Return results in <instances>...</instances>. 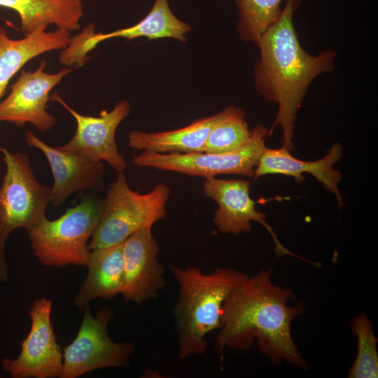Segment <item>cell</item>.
Instances as JSON below:
<instances>
[{
	"label": "cell",
	"instance_id": "5bb4252c",
	"mask_svg": "<svg viewBox=\"0 0 378 378\" xmlns=\"http://www.w3.org/2000/svg\"><path fill=\"white\" fill-rule=\"evenodd\" d=\"M24 141L29 147L41 151L49 163L53 177L52 206H61L76 192H102L104 189V162L52 147L30 131L27 132Z\"/></svg>",
	"mask_w": 378,
	"mask_h": 378
},
{
	"label": "cell",
	"instance_id": "d6986e66",
	"mask_svg": "<svg viewBox=\"0 0 378 378\" xmlns=\"http://www.w3.org/2000/svg\"><path fill=\"white\" fill-rule=\"evenodd\" d=\"M224 113L225 108L216 114L171 131L146 132L133 130L129 134L128 145L138 150L159 153H201L210 131Z\"/></svg>",
	"mask_w": 378,
	"mask_h": 378
},
{
	"label": "cell",
	"instance_id": "9a60e30c",
	"mask_svg": "<svg viewBox=\"0 0 378 378\" xmlns=\"http://www.w3.org/2000/svg\"><path fill=\"white\" fill-rule=\"evenodd\" d=\"M152 227L139 230L123 242L124 276L120 293L125 302L141 304L158 297L165 287L164 267Z\"/></svg>",
	"mask_w": 378,
	"mask_h": 378
},
{
	"label": "cell",
	"instance_id": "3957f363",
	"mask_svg": "<svg viewBox=\"0 0 378 378\" xmlns=\"http://www.w3.org/2000/svg\"><path fill=\"white\" fill-rule=\"evenodd\" d=\"M169 267L180 287L173 310L178 357L202 355L208 348L205 337L221 326L225 298L248 276L232 268L217 267L204 274L197 267L183 269L172 264Z\"/></svg>",
	"mask_w": 378,
	"mask_h": 378
},
{
	"label": "cell",
	"instance_id": "ffe728a7",
	"mask_svg": "<svg viewBox=\"0 0 378 378\" xmlns=\"http://www.w3.org/2000/svg\"><path fill=\"white\" fill-rule=\"evenodd\" d=\"M0 6L18 13L25 35L52 24L68 31L77 30L84 15L82 0H0Z\"/></svg>",
	"mask_w": 378,
	"mask_h": 378
},
{
	"label": "cell",
	"instance_id": "4fadbf2b",
	"mask_svg": "<svg viewBox=\"0 0 378 378\" xmlns=\"http://www.w3.org/2000/svg\"><path fill=\"white\" fill-rule=\"evenodd\" d=\"M94 24H89L83 31L71 37L65 48L67 59L77 65H83L89 58L88 53L99 43L112 38L131 40L137 37L148 39L172 38L185 43V35L191 31L187 23L177 18L170 9L168 0H155L146 15L136 24L110 33H95Z\"/></svg>",
	"mask_w": 378,
	"mask_h": 378
},
{
	"label": "cell",
	"instance_id": "7a4b0ae2",
	"mask_svg": "<svg viewBox=\"0 0 378 378\" xmlns=\"http://www.w3.org/2000/svg\"><path fill=\"white\" fill-rule=\"evenodd\" d=\"M302 0H286L278 19L256 43L260 55L253 68L255 88L269 103L278 104L272 129L279 125L284 147L293 148L295 121L311 83L334 71L337 53L329 48L317 55L307 52L297 35L293 15Z\"/></svg>",
	"mask_w": 378,
	"mask_h": 378
},
{
	"label": "cell",
	"instance_id": "8fae6325",
	"mask_svg": "<svg viewBox=\"0 0 378 378\" xmlns=\"http://www.w3.org/2000/svg\"><path fill=\"white\" fill-rule=\"evenodd\" d=\"M50 100L62 105L76 122L74 135L66 144L57 146L59 149L106 162L117 172L126 169L127 162L116 144L115 132L130 112L127 101L118 102L110 111L102 110L98 116H90L74 110L57 92L51 95Z\"/></svg>",
	"mask_w": 378,
	"mask_h": 378
},
{
	"label": "cell",
	"instance_id": "8992f818",
	"mask_svg": "<svg viewBox=\"0 0 378 378\" xmlns=\"http://www.w3.org/2000/svg\"><path fill=\"white\" fill-rule=\"evenodd\" d=\"M170 188L157 184L146 193L140 194L129 187L123 172H118L104 199L103 211L90 243L89 251L123 243L130 236L152 227L166 216Z\"/></svg>",
	"mask_w": 378,
	"mask_h": 378
},
{
	"label": "cell",
	"instance_id": "e0dca14e",
	"mask_svg": "<svg viewBox=\"0 0 378 378\" xmlns=\"http://www.w3.org/2000/svg\"><path fill=\"white\" fill-rule=\"evenodd\" d=\"M42 27L23 38L8 37L6 29L0 25V99L11 78L29 60L44 52L62 50L70 42V31L57 29L46 31Z\"/></svg>",
	"mask_w": 378,
	"mask_h": 378
},
{
	"label": "cell",
	"instance_id": "2e32d148",
	"mask_svg": "<svg viewBox=\"0 0 378 378\" xmlns=\"http://www.w3.org/2000/svg\"><path fill=\"white\" fill-rule=\"evenodd\" d=\"M342 145L335 144L323 158L316 161H304L294 158L284 146L276 149L266 148L255 169L253 178L266 174H284L301 181L303 179L302 174L309 173L322 183L325 189L335 195L338 206L342 207L344 200L337 186L342 179V174L333 168L334 164L342 158Z\"/></svg>",
	"mask_w": 378,
	"mask_h": 378
},
{
	"label": "cell",
	"instance_id": "277c9868",
	"mask_svg": "<svg viewBox=\"0 0 378 378\" xmlns=\"http://www.w3.org/2000/svg\"><path fill=\"white\" fill-rule=\"evenodd\" d=\"M104 199L83 195L57 219L44 218L27 230L39 262L48 267L86 266L90 251L87 242L100 220Z\"/></svg>",
	"mask_w": 378,
	"mask_h": 378
},
{
	"label": "cell",
	"instance_id": "52a82bcc",
	"mask_svg": "<svg viewBox=\"0 0 378 378\" xmlns=\"http://www.w3.org/2000/svg\"><path fill=\"white\" fill-rule=\"evenodd\" d=\"M268 130L258 124L248 139L237 148L221 153H159L144 150L132 159L140 167H150L204 178L220 174H238L253 177L260 157L266 149Z\"/></svg>",
	"mask_w": 378,
	"mask_h": 378
},
{
	"label": "cell",
	"instance_id": "9c48e42d",
	"mask_svg": "<svg viewBox=\"0 0 378 378\" xmlns=\"http://www.w3.org/2000/svg\"><path fill=\"white\" fill-rule=\"evenodd\" d=\"M52 302L34 301L29 310L31 328L15 359L4 358L3 370L13 378H61L63 354L50 320Z\"/></svg>",
	"mask_w": 378,
	"mask_h": 378
},
{
	"label": "cell",
	"instance_id": "ac0fdd59",
	"mask_svg": "<svg viewBox=\"0 0 378 378\" xmlns=\"http://www.w3.org/2000/svg\"><path fill=\"white\" fill-rule=\"evenodd\" d=\"M88 274L73 303L84 309L97 298L111 299L120 293L124 276L123 243L90 251Z\"/></svg>",
	"mask_w": 378,
	"mask_h": 378
},
{
	"label": "cell",
	"instance_id": "ba28073f",
	"mask_svg": "<svg viewBox=\"0 0 378 378\" xmlns=\"http://www.w3.org/2000/svg\"><path fill=\"white\" fill-rule=\"evenodd\" d=\"M78 332L63 349L61 378H77L89 372L111 367H127L135 346L130 342H115L109 337L108 324L113 312L110 307L98 310L95 316L86 306Z\"/></svg>",
	"mask_w": 378,
	"mask_h": 378
},
{
	"label": "cell",
	"instance_id": "6da1fadb",
	"mask_svg": "<svg viewBox=\"0 0 378 378\" xmlns=\"http://www.w3.org/2000/svg\"><path fill=\"white\" fill-rule=\"evenodd\" d=\"M272 269L262 270L235 286L225 298L221 326L215 340L221 352L225 348L246 351L256 342L258 351L272 365L286 361L304 370L309 369L294 343L290 326L304 312L294 292L272 281Z\"/></svg>",
	"mask_w": 378,
	"mask_h": 378
},
{
	"label": "cell",
	"instance_id": "5b68a950",
	"mask_svg": "<svg viewBox=\"0 0 378 378\" xmlns=\"http://www.w3.org/2000/svg\"><path fill=\"white\" fill-rule=\"evenodd\" d=\"M6 173L0 185V281L8 279L5 243L17 228L26 231L46 218L51 187L36 178L27 155L0 147Z\"/></svg>",
	"mask_w": 378,
	"mask_h": 378
},
{
	"label": "cell",
	"instance_id": "44dd1931",
	"mask_svg": "<svg viewBox=\"0 0 378 378\" xmlns=\"http://www.w3.org/2000/svg\"><path fill=\"white\" fill-rule=\"evenodd\" d=\"M251 130L245 112L239 106L229 105L223 117L214 125L203 148V152L221 153L232 151L249 137Z\"/></svg>",
	"mask_w": 378,
	"mask_h": 378
},
{
	"label": "cell",
	"instance_id": "30bf717a",
	"mask_svg": "<svg viewBox=\"0 0 378 378\" xmlns=\"http://www.w3.org/2000/svg\"><path fill=\"white\" fill-rule=\"evenodd\" d=\"M249 186L248 180H225L215 176L205 178L203 184L204 195L218 205L213 218L218 230L223 234L247 233L252 230L251 222H257L270 234L276 257L288 255L319 267L320 262L298 255L281 244L272 227L267 223L266 215L256 210V202L250 197Z\"/></svg>",
	"mask_w": 378,
	"mask_h": 378
},
{
	"label": "cell",
	"instance_id": "7402d4cb",
	"mask_svg": "<svg viewBox=\"0 0 378 378\" xmlns=\"http://www.w3.org/2000/svg\"><path fill=\"white\" fill-rule=\"evenodd\" d=\"M238 10L237 28L239 37L256 44L260 36L279 18L283 0H234Z\"/></svg>",
	"mask_w": 378,
	"mask_h": 378
},
{
	"label": "cell",
	"instance_id": "7c38bea8",
	"mask_svg": "<svg viewBox=\"0 0 378 378\" xmlns=\"http://www.w3.org/2000/svg\"><path fill=\"white\" fill-rule=\"evenodd\" d=\"M46 66L42 60L34 71H21L8 96L0 102V122H11L20 127L30 123L42 132L55 126L56 118L46 110L49 94L72 69L62 68L57 73L48 74L44 71Z\"/></svg>",
	"mask_w": 378,
	"mask_h": 378
},
{
	"label": "cell",
	"instance_id": "603a6c76",
	"mask_svg": "<svg viewBox=\"0 0 378 378\" xmlns=\"http://www.w3.org/2000/svg\"><path fill=\"white\" fill-rule=\"evenodd\" d=\"M350 328L357 339V354L347 377H378V340L367 314L361 313L356 316L351 322Z\"/></svg>",
	"mask_w": 378,
	"mask_h": 378
}]
</instances>
